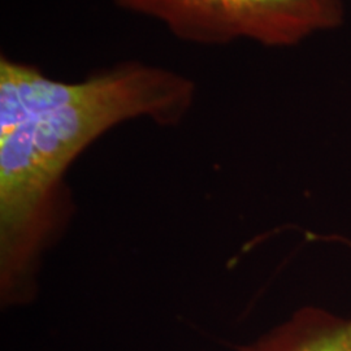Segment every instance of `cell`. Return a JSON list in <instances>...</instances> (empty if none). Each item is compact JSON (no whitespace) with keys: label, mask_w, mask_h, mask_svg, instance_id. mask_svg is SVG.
Listing matches in <instances>:
<instances>
[{"label":"cell","mask_w":351,"mask_h":351,"mask_svg":"<svg viewBox=\"0 0 351 351\" xmlns=\"http://www.w3.org/2000/svg\"><path fill=\"white\" fill-rule=\"evenodd\" d=\"M242 351H351V317L303 307L288 323Z\"/></svg>","instance_id":"obj_3"},{"label":"cell","mask_w":351,"mask_h":351,"mask_svg":"<svg viewBox=\"0 0 351 351\" xmlns=\"http://www.w3.org/2000/svg\"><path fill=\"white\" fill-rule=\"evenodd\" d=\"M184 75L128 62L81 82L0 62V220L3 252L75 156L110 128L149 116L175 123L193 101Z\"/></svg>","instance_id":"obj_1"},{"label":"cell","mask_w":351,"mask_h":351,"mask_svg":"<svg viewBox=\"0 0 351 351\" xmlns=\"http://www.w3.org/2000/svg\"><path fill=\"white\" fill-rule=\"evenodd\" d=\"M130 12L163 23L176 37L201 45L250 38L290 46L339 25V0H113Z\"/></svg>","instance_id":"obj_2"}]
</instances>
